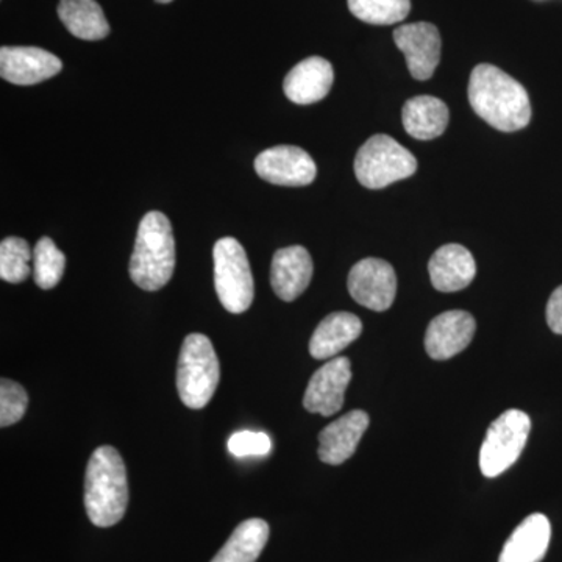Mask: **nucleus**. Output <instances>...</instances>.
I'll return each mask as SVG.
<instances>
[{
	"label": "nucleus",
	"instance_id": "1",
	"mask_svg": "<svg viewBox=\"0 0 562 562\" xmlns=\"http://www.w3.org/2000/svg\"><path fill=\"white\" fill-rule=\"evenodd\" d=\"M469 102L497 131L512 133L530 124V95L519 81L497 66L479 65L472 70Z\"/></svg>",
	"mask_w": 562,
	"mask_h": 562
},
{
	"label": "nucleus",
	"instance_id": "2",
	"mask_svg": "<svg viewBox=\"0 0 562 562\" xmlns=\"http://www.w3.org/2000/svg\"><path fill=\"white\" fill-rule=\"evenodd\" d=\"M128 505L127 469L114 447L102 446L91 454L85 475V508L95 527H113Z\"/></svg>",
	"mask_w": 562,
	"mask_h": 562
},
{
	"label": "nucleus",
	"instance_id": "3",
	"mask_svg": "<svg viewBox=\"0 0 562 562\" xmlns=\"http://www.w3.org/2000/svg\"><path fill=\"white\" fill-rule=\"evenodd\" d=\"M176 241L172 225L160 211H150L140 221L131 260L133 283L144 291H158L172 279Z\"/></svg>",
	"mask_w": 562,
	"mask_h": 562
},
{
	"label": "nucleus",
	"instance_id": "4",
	"mask_svg": "<svg viewBox=\"0 0 562 562\" xmlns=\"http://www.w3.org/2000/svg\"><path fill=\"white\" fill-rule=\"evenodd\" d=\"M221 380L220 358L205 335L192 333L181 346L177 390L181 402L191 409L209 405Z\"/></svg>",
	"mask_w": 562,
	"mask_h": 562
},
{
	"label": "nucleus",
	"instance_id": "5",
	"mask_svg": "<svg viewBox=\"0 0 562 562\" xmlns=\"http://www.w3.org/2000/svg\"><path fill=\"white\" fill-rule=\"evenodd\" d=\"M417 169L416 157L387 135H375L362 144L355 158V176L364 188L382 190L408 179Z\"/></svg>",
	"mask_w": 562,
	"mask_h": 562
},
{
	"label": "nucleus",
	"instance_id": "6",
	"mask_svg": "<svg viewBox=\"0 0 562 562\" xmlns=\"http://www.w3.org/2000/svg\"><path fill=\"white\" fill-rule=\"evenodd\" d=\"M214 284L217 297L228 313L241 314L254 302V276L246 250L238 239L222 238L214 244Z\"/></svg>",
	"mask_w": 562,
	"mask_h": 562
},
{
	"label": "nucleus",
	"instance_id": "7",
	"mask_svg": "<svg viewBox=\"0 0 562 562\" xmlns=\"http://www.w3.org/2000/svg\"><path fill=\"white\" fill-rule=\"evenodd\" d=\"M530 431L531 419L520 409H508L492 422L480 450L483 475L495 479L508 471L522 454Z\"/></svg>",
	"mask_w": 562,
	"mask_h": 562
},
{
	"label": "nucleus",
	"instance_id": "8",
	"mask_svg": "<svg viewBox=\"0 0 562 562\" xmlns=\"http://www.w3.org/2000/svg\"><path fill=\"white\" fill-rule=\"evenodd\" d=\"M347 286L353 301L372 312H386L397 294V276L390 262L366 258L351 268Z\"/></svg>",
	"mask_w": 562,
	"mask_h": 562
},
{
	"label": "nucleus",
	"instance_id": "9",
	"mask_svg": "<svg viewBox=\"0 0 562 562\" xmlns=\"http://www.w3.org/2000/svg\"><path fill=\"white\" fill-rule=\"evenodd\" d=\"M394 43L405 55L406 66L416 80L431 79L441 61L442 41L436 25L414 22L395 29Z\"/></svg>",
	"mask_w": 562,
	"mask_h": 562
},
{
	"label": "nucleus",
	"instance_id": "10",
	"mask_svg": "<svg viewBox=\"0 0 562 562\" xmlns=\"http://www.w3.org/2000/svg\"><path fill=\"white\" fill-rule=\"evenodd\" d=\"M255 171L262 180L279 187H306L317 176L316 162L297 146L266 149L255 160Z\"/></svg>",
	"mask_w": 562,
	"mask_h": 562
},
{
	"label": "nucleus",
	"instance_id": "11",
	"mask_svg": "<svg viewBox=\"0 0 562 562\" xmlns=\"http://www.w3.org/2000/svg\"><path fill=\"white\" fill-rule=\"evenodd\" d=\"M351 380L349 358H331L314 372L306 387L303 406L306 412L330 417L341 412L346 391Z\"/></svg>",
	"mask_w": 562,
	"mask_h": 562
},
{
	"label": "nucleus",
	"instance_id": "12",
	"mask_svg": "<svg viewBox=\"0 0 562 562\" xmlns=\"http://www.w3.org/2000/svg\"><path fill=\"white\" fill-rule=\"evenodd\" d=\"M63 63L57 55L40 47H9L0 49V76L20 87H31L57 76Z\"/></svg>",
	"mask_w": 562,
	"mask_h": 562
},
{
	"label": "nucleus",
	"instance_id": "13",
	"mask_svg": "<svg viewBox=\"0 0 562 562\" xmlns=\"http://www.w3.org/2000/svg\"><path fill=\"white\" fill-rule=\"evenodd\" d=\"M475 330L476 322L471 313L453 310L439 314L428 325L425 349L432 360H450L472 342Z\"/></svg>",
	"mask_w": 562,
	"mask_h": 562
},
{
	"label": "nucleus",
	"instance_id": "14",
	"mask_svg": "<svg viewBox=\"0 0 562 562\" xmlns=\"http://www.w3.org/2000/svg\"><path fill=\"white\" fill-rule=\"evenodd\" d=\"M313 260L302 246L284 247L276 251L271 266V284L281 301L301 297L313 277Z\"/></svg>",
	"mask_w": 562,
	"mask_h": 562
},
{
	"label": "nucleus",
	"instance_id": "15",
	"mask_svg": "<svg viewBox=\"0 0 562 562\" xmlns=\"http://www.w3.org/2000/svg\"><path fill=\"white\" fill-rule=\"evenodd\" d=\"M369 427L368 413L361 409L344 414L338 420L319 432L321 461L325 464L339 465L350 460L357 452L358 443Z\"/></svg>",
	"mask_w": 562,
	"mask_h": 562
},
{
	"label": "nucleus",
	"instance_id": "16",
	"mask_svg": "<svg viewBox=\"0 0 562 562\" xmlns=\"http://www.w3.org/2000/svg\"><path fill=\"white\" fill-rule=\"evenodd\" d=\"M335 81L330 61L322 57H310L294 66L284 79L286 98L297 105H312L327 98Z\"/></svg>",
	"mask_w": 562,
	"mask_h": 562
},
{
	"label": "nucleus",
	"instance_id": "17",
	"mask_svg": "<svg viewBox=\"0 0 562 562\" xmlns=\"http://www.w3.org/2000/svg\"><path fill=\"white\" fill-rule=\"evenodd\" d=\"M432 286L441 292L464 290L475 279L476 265L471 251L460 244H447L428 262Z\"/></svg>",
	"mask_w": 562,
	"mask_h": 562
},
{
	"label": "nucleus",
	"instance_id": "18",
	"mask_svg": "<svg viewBox=\"0 0 562 562\" xmlns=\"http://www.w3.org/2000/svg\"><path fill=\"white\" fill-rule=\"evenodd\" d=\"M552 525L543 514H531L509 536L498 562H541L549 550Z\"/></svg>",
	"mask_w": 562,
	"mask_h": 562
},
{
	"label": "nucleus",
	"instance_id": "19",
	"mask_svg": "<svg viewBox=\"0 0 562 562\" xmlns=\"http://www.w3.org/2000/svg\"><path fill=\"white\" fill-rule=\"evenodd\" d=\"M362 324L355 314L339 312L317 325L310 341V353L316 360H330L360 338Z\"/></svg>",
	"mask_w": 562,
	"mask_h": 562
},
{
	"label": "nucleus",
	"instance_id": "20",
	"mask_svg": "<svg viewBox=\"0 0 562 562\" xmlns=\"http://www.w3.org/2000/svg\"><path fill=\"white\" fill-rule=\"evenodd\" d=\"M403 127L413 138H439L449 125V109L441 99L417 95L405 103L402 111Z\"/></svg>",
	"mask_w": 562,
	"mask_h": 562
},
{
	"label": "nucleus",
	"instance_id": "21",
	"mask_svg": "<svg viewBox=\"0 0 562 562\" xmlns=\"http://www.w3.org/2000/svg\"><path fill=\"white\" fill-rule=\"evenodd\" d=\"M58 16L76 38L99 41L110 33L109 21L95 0H60Z\"/></svg>",
	"mask_w": 562,
	"mask_h": 562
},
{
	"label": "nucleus",
	"instance_id": "22",
	"mask_svg": "<svg viewBox=\"0 0 562 562\" xmlns=\"http://www.w3.org/2000/svg\"><path fill=\"white\" fill-rule=\"evenodd\" d=\"M269 525L262 519L239 524L211 562H255L269 539Z\"/></svg>",
	"mask_w": 562,
	"mask_h": 562
},
{
	"label": "nucleus",
	"instance_id": "23",
	"mask_svg": "<svg viewBox=\"0 0 562 562\" xmlns=\"http://www.w3.org/2000/svg\"><path fill=\"white\" fill-rule=\"evenodd\" d=\"M355 18L372 25L402 22L412 11V0H347Z\"/></svg>",
	"mask_w": 562,
	"mask_h": 562
},
{
	"label": "nucleus",
	"instance_id": "24",
	"mask_svg": "<svg viewBox=\"0 0 562 562\" xmlns=\"http://www.w3.org/2000/svg\"><path fill=\"white\" fill-rule=\"evenodd\" d=\"M65 254L50 238H41L33 249V280L41 290H52L60 283L65 273Z\"/></svg>",
	"mask_w": 562,
	"mask_h": 562
},
{
	"label": "nucleus",
	"instance_id": "25",
	"mask_svg": "<svg viewBox=\"0 0 562 562\" xmlns=\"http://www.w3.org/2000/svg\"><path fill=\"white\" fill-rule=\"evenodd\" d=\"M33 251L22 238L3 239L0 244V279L9 283H22L31 276Z\"/></svg>",
	"mask_w": 562,
	"mask_h": 562
},
{
	"label": "nucleus",
	"instance_id": "26",
	"mask_svg": "<svg viewBox=\"0 0 562 562\" xmlns=\"http://www.w3.org/2000/svg\"><path fill=\"white\" fill-rule=\"evenodd\" d=\"M29 395L20 383L0 380V427L16 424L27 412Z\"/></svg>",
	"mask_w": 562,
	"mask_h": 562
},
{
	"label": "nucleus",
	"instance_id": "27",
	"mask_svg": "<svg viewBox=\"0 0 562 562\" xmlns=\"http://www.w3.org/2000/svg\"><path fill=\"white\" fill-rule=\"evenodd\" d=\"M271 449V438L266 432L238 431L228 441V450L238 458L265 457Z\"/></svg>",
	"mask_w": 562,
	"mask_h": 562
},
{
	"label": "nucleus",
	"instance_id": "28",
	"mask_svg": "<svg viewBox=\"0 0 562 562\" xmlns=\"http://www.w3.org/2000/svg\"><path fill=\"white\" fill-rule=\"evenodd\" d=\"M547 322L557 335H562V286L553 291L552 297L547 303Z\"/></svg>",
	"mask_w": 562,
	"mask_h": 562
},
{
	"label": "nucleus",
	"instance_id": "29",
	"mask_svg": "<svg viewBox=\"0 0 562 562\" xmlns=\"http://www.w3.org/2000/svg\"><path fill=\"white\" fill-rule=\"evenodd\" d=\"M158 3H169L172 2V0H157Z\"/></svg>",
	"mask_w": 562,
	"mask_h": 562
}]
</instances>
